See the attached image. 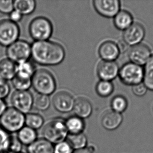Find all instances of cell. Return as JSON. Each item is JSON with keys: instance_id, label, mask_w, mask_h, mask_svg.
Wrapping results in <instances>:
<instances>
[{"instance_id": "obj_7", "label": "cell", "mask_w": 153, "mask_h": 153, "mask_svg": "<svg viewBox=\"0 0 153 153\" xmlns=\"http://www.w3.org/2000/svg\"><path fill=\"white\" fill-rule=\"evenodd\" d=\"M31 45L22 40H18L8 46L6 51L7 59L16 64L28 61L31 57Z\"/></svg>"}, {"instance_id": "obj_12", "label": "cell", "mask_w": 153, "mask_h": 153, "mask_svg": "<svg viewBox=\"0 0 153 153\" xmlns=\"http://www.w3.org/2000/svg\"><path fill=\"white\" fill-rule=\"evenodd\" d=\"M151 56L149 48L141 44L132 47L128 53L131 62L141 66L145 65Z\"/></svg>"}, {"instance_id": "obj_16", "label": "cell", "mask_w": 153, "mask_h": 153, "mask_svg": "<svg viewBox=\"0 0 153 153\" xmlns=\"http://www.w3.org/2000/svg\"><path fill=\"white\" fill-rule=\"evenodd\" d=\"M117 44L111 41H106L100 46L98 53L103 61H114L120 54Z\"/></svg>"}, {"instance_id": "obj_41", "label": "cell", "mask_w": 153, "mask_h": 153, "mask_svg": "<svg viewBox=\"0 0 153 153\" xmlns=\"http://www.w3.org/2000/svg\"><path fill=\"white\" fill-rule=\"evenodd\" d=\"M5 82H7V81L5 80L4 78L0 75V84H2Z\"/></svg>"}, {"instance_id": "obj_10", "label": "cell", "mask_w": 153, "mask_h": 153, "mask_svg": "<svg viewBox=\"0 0 153 153\" xmlns=\"http://www.w3.org/2000/svg\"><path fill=\"white\" fill-rule=\"evenodd\" d=\"M93 6L96 12L102 16L112 18L120 11L121 5L118 0H95Z\"/></svg>"}, {"instance_id": "obj_39", "label": "cell", "mask_w": 153, "mask_h": 153, "mask_svg": "<svg viewBox=\"0 0 153 153\" xmlns=\"http://www.w3.org/2000/svg\"><path fill=\"white\" fill-rule=\"evenodd\" d=\"M73 153H94V149L93 147L87 146V147L82 149L75 150Z\"/></svg>"}, {"instance_id": "obj_29", "label": "cell", "mask_w": 153, "mask_h": 153, "mask_svg": "<svg viewBox=\"0 0 153 153\" xmlns=\"http://www.w3.org/2000/svg\"><path fill=\"white\" fill-rule=\"evenodd\" d=\"M111 109L114 111L122 114L128 107V101L124 96H116L113 98L111 102Z\"/></svg>"}, {"instance_id": "obj_33", "label": "cell", "mask_w": 153, "mask_h": 153, "mask_svg": "<svg viewBox=\"0 0 153 153\" xmlns=\"http://www.w3.org/2000/svg\"><path fill=\"white\" fill-rule=\"evenodd\" d=\"M74 151L66 140L54 145L53 153H73Z\"/></svg>"}, {"instance_id": "obj_35", "label": "cell", "mask_w": 153, "mask_h": 153, "mask_svg": "<svg viewBox=\"0 0 153 153\" xmlns=\"http://www.w3.org/2000/svg\"><path fill=\"white\" fill-rule=\"evenodd\" d=\"M14 8V1L0 0V13L4 14H10Z\"/></svg>"}, {"instance_id": "obj_19", "label": "cell", "mask_w": 153, "mask_h": 153, "mask_svg": "<svg viewBox=\"0 0 153 153\" xmlns=\"http://www.w3.org/2000/svg\"><path fill=\"white\" fill-rule=\"evenodd\" d=\"M53 144L42 137L27 146V153H53Z\"/></svg>"}, {"instance_id": "obj_37", "label": "cell", "mask_w": 153, "mask_h": 153, "mask_svg": "<svg viewBox=\"0 0 153 153\" xmlns=\"http://www.w3.org/2000/svg\"><path fill=\"white\" fill-rule=\"evenodd\" d=\"M10 86L7 82L0 84V99L4 100L10 93Z\"/></svg>"}, {"instance_id": "obj_14", "label": "cell", "mask_w": 153, "mask_h": 153, "mask_svg": "<svg viewBox=\"0 0 153 153\" xmlns=\"http://www.w3.org/2000/svg\"><path fill=\"white\" fill-rule=\"evenodd\" d=\"M119 70L118 64L114 61H102L98 65L97 73L102 81L111 82L118 76Z\"/></svg>"}, {"instance_id": "obj_38", "label": "cell", "mask_w": 153, "mask_h": 153, "mask_svg": "<svg viewBox=\"0 0 153 153\" xmlns=\"http://www.w3.org/2000/svg\"><path fill=\"white\" fill-rule=\"evenodd\" d=\"M10 19H9L14 23L17 24L19 22L23 19V15L21 14L19 12L16 10H13L12 12L9 14Z\"/></svg>"}, {"instance_id": "obj_31", "label": "cell", "mask_w": 153, "mask_h": 153, "mask_svg": "<svg viewBox=\"0 0 153 153\" xmlns=\"http://www.w3.org/2000/svg\"><path fill=\"white\" fill-rule=\"evenodd\" d=\"M50 105V100L48 96L38 94L33 99V106L40 111H45Z\"/></svg>"}, {"instance_id": "obj_6", "label": "cell", "mask_w": 153, "mask_h": 153, "mask_svg": "<svg viewBox=\"0 0 153 153\" xmlns=\"http://www.w3.org/2000/svg\"><path fill=\"white\" fill-rule=\"evenodd\" d=\"M118 75L122 83L133 86L142 83L144 70L142 66L129 62L121 67L119 70Z\"/></svg>"}, {"instance_id": "obj_20", "label": "cell", "mask_w": 153, "mask_h": 153, "mask_svg": "<svg viewBox=\"0 0 153 153\" xmlns=\"http://www.w3.org/2000/svg\"><path fill=\"white\" fill-rule=\"evenodd\" d=\"M133 17L126 10H120L114 17V25L120 30H126L133 24Z\"/></svg>"}, {"instance_id": "obj_22", "label": "cell", "mask_w": 153, "mask_h": 153, "mask_svg": "<svg viewBox=\"0 0 153 153\" xmlns=\"http://www.w3.org/2000/svg\"><path fill=\"white\" fill-rule=\"evenodd\" d=\"M17 133V137L19 141L23 145L27 146L31 145L38 139L37 131L25 126Z\"/></svg>"}, {"instance_id": "obj_25", "label": "cell", "mask_w": 153, "mask_h": 153, "mask_svg": "<svg viewBox=\"0 0 153 153\" xmlns=\"http://www.w3.org/2000/svg\"><path fill=\"white\" fill-rule=\"evenodd\" d=\"M35 72L34 65L29 60L16 64V75L23 79H31Z\"/></svg>"}, {"instance_id": "obj_27", "label": "cell", "mask_w": 153, "mask_h": 153, "mask_svg": "<svg viewBox=\"0 0 153 153\" xmlns=\"http://www.w3.org/2000/svg\"><path fill=\"white\" fill-rule=\"evenodd\" d=\"M143 83L147 89L153 91V54L144 65Z\"/></svg>"}, {"instance_id": "obj_40", "label": "cell", "mask_w": 153, "mask_h": 153, "mask_svg": "<svg viewBox=\"0 0 153 153\" xmlns=\"http://www.w3.org/2000/svg\"><path fill=\"white\" fill-rule=\"evenodd\" d=\"M7 108V105L5 100L0 99V118L2 116V114H4Z\"/></svg>"}, {"instance_id": "obj_11", "label": "cell", "mask_w": 153, "mask_h": 153, "mask_svg": "<svg viewBox=\"0 0 153 153\" xmlns=\"http://www.w3.org/2000/svg\"><path fill=\"white\" fill-rule=\"evenodd\" d=\"M145 35V29L143 26L139 23H133L124 30L123 39L125 44L133 47L141 44Z\"/></svg>"}, {"instance_id": "obj_5", "label": "cell", "mask_w": 153, "mask_h": 153, "mask_svg": "<svg viewBox=\"0 0 153 153\" xmlns=\"http://www.w3.org/2000/svg\"><path fill=\"white\" fill-rule=\"evenodd\" d=\"M30 35L35 42L45 41L51 37L53 27L48 19L38 17L31 21L29 26Z\"/></svg>"}, {"instance_id": "obj_17", "label": "cell", "mask_w": 153, "mask_h": 153, "mask_svg": "<svg viewBox=\"0 0 153 153\" xmlns=\"http://www.w3.org/2000/svg\"><path fill=\"white\" fill-rule=\"evenodd\" d=\"M75 116L83 119L89 117L93 112V106L88 100L84 97L78 98L75 100L73 109Z\"/></svg>"}, {"instance_id": "obj_4", "label": "cell", "mask_w": 153, "mask_h": 153, "mask_svg": "<svg viewBox=\"0 0 153 153\" xmlns=\"http://www.w3.org/2000/svg\"><path fill=\"white\" fill-rule=\"evenodd\" d=\"M25 115L14 108H7L0 118V126L12 134L17 133L25 126Z\"/></svg>"}, {"instance_id": "obj_18", "label": "cell", "mask_w": 153, "mask_h": 153, "mask_svg": "<svg viewBox=\"0 0 153 153\" xmlns=\"http://www.w3.org/2000/svg\"><path fill=\"white\" fill-rule=\"evenodd\" d=\"M65 123L68 134H77L84 133L85 122L82 118L76 116H71L65 120Z\"/></svg>"}, {"instance_id": "obj_13", "label": "cell", "mask_w": 153, "mask_h": 153, "mask_svg": "<svg viewBox=\"0 0 153 153\" xmlns=\"http://www.w3.org/2000/svg\"><path fill=\"white\" fill-rule=\"evenodd\" d=\"M75 100L72 96L65 91H60L54 95L52 103L58 111L65 114L73 110Z\"/></svg>"}, {"instance_id": "obj_26", "label": "cell", "mask_w": 153, "mask_h": 153, "mask_svg": "<svg viewBox=\"0 0 153 153\" xmlns=\"http://www.w3.org/2000/svg\"><path fill=\"white\" fill-rule=\"evenodd\" d=\"M25 126L37 131L42 127L44 119L40 114L29 112L25 114Z\"/></svg>"}, {"instance_id": "obj_34", "label": "cell", "mask_w": 153, "mask_h": 153, "mask_svg": "<svg viewBox=\"0 0 153 153\" xmlns=\"http://www.w3.org/2000/svg\"><path fill=\"white\" fill-rule=\"evenodd\" d=\"M23 145L19 141L17 136L11 135L10 145L8 147V152L11 153H22Z\"/></svg>"}, {"instance_id": "obj_15", "label": "cell", "mask_w": 153, "mask_h": 153, "mask_svg": "<svg viewBox=\"0 0 153 153\" xmlns=\"http://www.w3.org/2000/svg\"><path fill=\"white\" fill-rule=\"evenodd\" d=\"M123 117L122 114L114 111L112 110H108L102 116L101 123L105 130H116L122 124Z\"/></svg>"}, {"instance_id": "obj_23", "label": "cell", "mask_w": 153, "mask_h": 153, "mask_svg": "<svg viewBox=\"0 0 153 153\" xmlns=\"http://www.w3.org/2000/svg\"><path fill=\"white\" fill-rule=\"evenodd\" d=\"M36 3L33 0H15L14 8L23 15L30 14L35 10Z\"/></svg>"}, {"instance_id": "obj_9", "label": "cell", "mask_w": 153, "mask_h": 153, "mask_svg": "<svg viewBox=\"0 0 153 153\" xmlns=\"http://www.w3.org/2000/svg\"><path fill=\"white\" fill-rule=\"evenodd\" d=\"M10 102L13 108L25 115L30 112L33 107V98L28 91H16L11 96Z\"/></svg>"}, {"instance_id": "obj_3", "label": "cell", "mask_w": 153, "mask_h": 153, "mask_svg": "<svg viewBox=\"0 0 153 153\" xmlns=\"http://www.w3.org/2000/svg\"><path fill=\"white\" fill-rule=\"evenodd\" d=\"M31 85L39 94L49 96L56 88V82L53 75L46 70L36 71L31 79Z\"/></svg>"}, {"instance_id": "obj_2", "label": "cell", "mask_w": 153, "mask_h": 153, "mask_svg": "<svg viewBox=\"0 0 153 153\" xmlns=\"http://www.w3.org/2000/svg\"><path fill=\"white\" fill-rule=\"evenodd\" d=\"M42 134L44 139L53 145L65 141L68 133L65 120L56 118L49 121L44 126Z\"/></svg>"}, {"instance_id": "obj_30", "label": "cell", "mask_w": 153, "mask_h": 153, "mask_svg": "<svg viewBox=\"0 0 153 153\" xmlns=\"http://www.w3.org/2000/svg\"><path fill=\"white\" fill-rule=\"evenodd\" d=\"M12 83L17 91H27L32 86L31 79H23L17 75L12 80Z\"/></svg>"}, {"instance_id": "obj_1", "label": "cell", "mask_w": 153, "mask_h": 153, "mask_svg": "<svg viewBox=\"0 0 153 153\" xmlns=\"http://www.w3.org/2000/svg\"><path fill=\"white\" fill-rule=\"evenodd\" d=\"M31 57L38 64L53 66L60 64L64 60V48L56 42L45 41L35 42L31 46Z\"/></svg>"}, {"instance_id": "obj_28", "label": "cell", "mask_w": 153, "mask_h": 153, "mask_svg": "<svg viewBox=\"0 0 153 153\" xmlns=\"http://www.w3.org/2000/svg\"><path fill=\"white\" fill-rule=\"evenodd\" d=\"M114 87L110 81H100L96 87L98 95L102 97H107L111 95L114 91Z\"/></svg>"}, {"instance_id": "obj_21", "label": "cell", "mask_w": 153, "mask_h": 153, "mask_svg": "<svg viewBox=\"0 0 153 153\" xmlns=\"http://www.w3.org/2000/svg\"><path fill=\"white\" fill-rule=\"evenodd\" d=\"M0 75L5 80H12L16 75V64L7 58L0 61Z\"/></svg>"}, {"instance_id": "obj_8", "label": "cell", "mask_w": 153, "mask_h": 153, "mask_svg": "<svg viewBox=\"0 0 153 153\" xmlns=\"http://www.w3.org/2000/svg\"><path fill=\"white\" fill-rule=\"evenodd\" d=\"M20 29L17 24L10 19L0 21V45L8 47L19 40Z\"/></svg>"}, {"instance_id": "obj_36", "label": "cell", "mask_w": 153, "mask_h": 153, "mask_svg": "<svg viewBox=\"0 0 153 153\" xmlns=\"http://www.w3.org/2000/svg\"><path fill=\"white\" fill-rule=\"evenodd\" d=\"M147 87L143 82L132 86L133 93L137 97H142L145 95L147 93Z\"/></svg>"}, {"instance_id": "obj_24", "label": "cell", "mask_w": 153, "mask_h": 153, "mask_svg": "<svg viewBox=\"0 0 153 153\" xmlns=\"http://www.w3.org/2000/svg\"><path fill=\"white\" fill-rule=\"evenodd\" d=\"M66 141L74 151L85 148L88 144L87 136L84 133L77 134H68Z\"/></svg>"}, {"instance_id": "obj_42", "label": "cell", "mask_w": 153, "mask_h": 153, "mask_svg": "<svg viewBox=\"0 0 153 153\" xmlns=\"http://www.w3.org/2000/svg\"><path fill=\"white\" fill-rule=\"evenodd\" d=\"M11 153V152H5V153Z\"/></svg>"}, {"instance_id": "obj_43", "label": "cell", "mask_w": 153, "mask_h": 153, "mask_svg": "<svg viewBox=\"0 0 153 153\" xmlns=\"http://www.w3.org/2000/svg\"></svg>"}, {"instance_id": "obj_32", "label": "cell", "mask_w": 153, "mask_h": 153, "mask_svg": "<svg viewBox=\"0 0 153 153\" xmlns=\"http://www.w3.org/2000/svg\"><path fill=\"white\" fill-rule=\"evenodd\" d=\"M11 135L0 126V153L7 152Z\"/></svg>"}]
</instances>
